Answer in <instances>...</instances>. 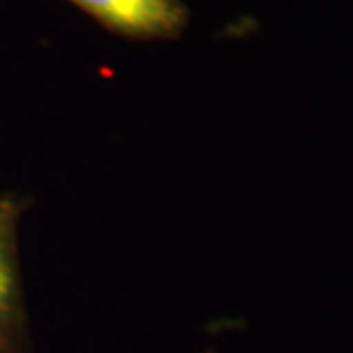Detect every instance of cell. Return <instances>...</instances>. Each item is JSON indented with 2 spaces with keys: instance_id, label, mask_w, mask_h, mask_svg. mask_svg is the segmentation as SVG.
<instances>
[{
  "instance_id": "obj_2",
  "label": "cell",
  "mask_w": 353,
  "mask_h": 353,
  "mask_svg": "<svg viewBox=\"0 0 353 353\" xmlns=\"http://www.w3.org/2000/svg\"><path fill=\"white\" fill-rule=\"evenodd\" d=\"M18 222L0 228V353H30L22 275L18 263Z\"/></svg>"
},
{
  "instance_id": "obj_1",
  "label": "cell",
  "mask_w": 353,
  "mask_h": 353,
  "mask_svg": "<svg viewBox=\"0 0 353 353\" xmlns=\"http://www.w3.org/2000/svg\"><path fill=\"white\" fill-rule=\"evenodd\" d=\"M116 36L139 41L176 39L189 26L181 0H67Z\"/></svg>"
},
{
  "instance_id": "obj_3",
  "label": "cell",
  "mask_w": 353,
  "mask_h": 353,
  "mask_svg": "<svg viewBox=\"0 0 353 353\" xmlns=\"http://www.w3.org/2000/svg\"><path fill=\"white\" fill-rule=\"evenodd\" d=\"M22 214V204L12 199H0V228L12 218H20Z\"/></svg>"
}]
</instances>
